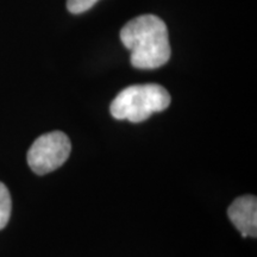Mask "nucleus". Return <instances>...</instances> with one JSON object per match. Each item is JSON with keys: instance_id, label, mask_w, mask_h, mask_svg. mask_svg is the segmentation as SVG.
<instances>
[{"instance_id": "4", "label": "nucleus", "mask_w": 257, "mask_h": 257, "mask_svg": "<svg viewBox=\"0 0 257 257\" xmlns=\"http://www.w3.org/2000/svg\"><path fill=\"white\" fill-rule=\"evenodd\" d=\"M227 214L243 237L257 236V199L244 195L234 200L227 210Z\"/></svg>"}, {"instance_id": "5", "label": "nucleus", "mask_w": 257, "mask_h": 257, "mask_svg": "<svg viewBox=\"0 0 257 257\" xmlns=\"http://www.w3.org/2000/svg\"><path fill=\"white\" fill-rule=\"evenodd\" d=\"M12 201L11 195L6 186L0 182V230L4 229L8 225L10 217H11Z\"/></svg>"}, {"instance_id": "2", "label": "nucleus", "mask_w": 257, "mask_h": 257, "mask_svg": "<svg viewBox=\"0 0 257 257\" xmlns=\"http://www.w3.org/2000/svg\"><path fill=\"white\" fill-rule=\"evenodd\" d=\"M170 104L168 91L156 83L134 85L118 93L110 106L115 119L141 123L155 112L165 111Z\"/></svg>"}, {"instance_id": "1", "label": "nucleus", "mask_w": 257, "mask_h": 257, "mask_svg": "<svg viewBox=\"0 0 257 257\" xmlns=\"http://www.w3.org/2000/svg\"><path fill=\"white\" fill-rule=\"evenodd\" d=\"M120 41L131 51V64L138 69H156L170 59L168 29L154 15L134 18L120 31Z\"/></svg>"}, {"instance_id": "6", "label": "nucleus", "mask_w": 257, "mask_h": 257, "mask_svg": "<svg viewBox=\"0 0 257 257\" xmlns=\"http://www.w3.org/2000/svg\"><path fill=\"white\" fill-rule=\"evenodd\" d=\"M98 0H67V9L70 14L79 15L92 8Z\"/></svg>"}, {"instance_id": "3", "label": "nucleus", "mask_w": 257, "mask_h": 257, "mask_svg": "<svg viewBox=\"0 0 257 257\" xmlns=\"http://www.w3.org/2000/svg\"><path fill=\"white\" fill-rule=\"evenodd\" d=\"M72 144L61 131L42 135L32 143L28 152V163L38 175L53 172L68 160Z\"/></svg>"}]
</instances>
